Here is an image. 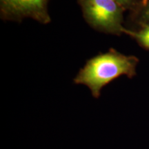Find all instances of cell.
<instances>
[{"instance_id": "obj_1", "label": "cell", "mask_w": 149, "mask_h": 149, "mask_svg": "<svg viewBox=\"0 0 149 149\" xmlns=\"http://www.w3.org/2000/svg\"><path fill=\"white\" fill-rule=\"evenodd\" d=\"M138 61L134 56L111 49L89 59L78 72L74 83L87 86L93 97L98 99L104 87L117 77L122 75L134 77Z\"/></svg>"}, {"instance_id": "obj_2", "label": "cell", "mask_w": 149, "mask_h": 149, "mask_svg": "<svg viewBox=\"0 0 149 149\" xmlns=\"http://www.w3.org/2000/svg\"><path fill=\"white\" fill-rule=\"evenodd\" d=\"M86 21L97 31L109 34H128L123 26L124 9L114 0H79Z\"/></svg>"}, {"instance_id": "obj_3", "label": "cell", "mask_w": 149, "mask_h": 149, "mask_svg": "<svg viewBox=\"0 0 149 149\" xmlns=\"http://www.w3.org/2000/svg\"><path fill=\"white\" fill-rule=\"evenodd\" d=\"M48 0H0V11L4 19L20 21L31 18L43 24L51 21Z\"/></svg>"}, {"instance_id": "obj_4", "label": "cell", "mask_w": 149, "mask_h": 149, "mask_svg": "<svg viewBox=\"0 0 149 149\" xmlns=\"http://www.w3.org/2000/svg\"><path fill=\"white\" fill-rule=\"evenodd\" d=\"M128 35L133 37L139 45L149 50V24H144L140 30L137 31H128Z\"/></svg>"}, {"instance_id": "obj_5", "label": "cell", "mask_w": 149, "mask_h": 149, "mask_svg": "<svg viewBox=\"0 0 149 149\" xmlns=\"http://www.w3.org/2000/svg\"><path fill=\"white\" fill-rule=\"evenodd\" d=\"M140 19L144 24H149V0H146L141 5Z\"/></svg>"}, {"instance_id": "obj_6", "label": "cell", "mask_w": 149, "mask_h": 149, "mask_svg": "<svg viewBox=\"0 0 149 149\" xmlns=\"http://www.w3.org/2000/svg\"><path fill=\"white\" fill-rule=\"evenodd\" d=\"M123 9H130L133 8L136 4V0H114Z\"/></svg>"}, {"instance_id": "obj_7", "label": "cell", "mask_w": 149, "mask_h": 149, "mask_svg": "<svg viewBox=\"0 0 149 149\" xmlns=\"http://www.w3.org/2000/svg\"><path fill=\"white\" fill-rule=\"evenodd\" d=\"M139 1H140L141 5V4H142V3H144L145 2V1H146V0H139Z\"/></svg>"}]
</instances>
